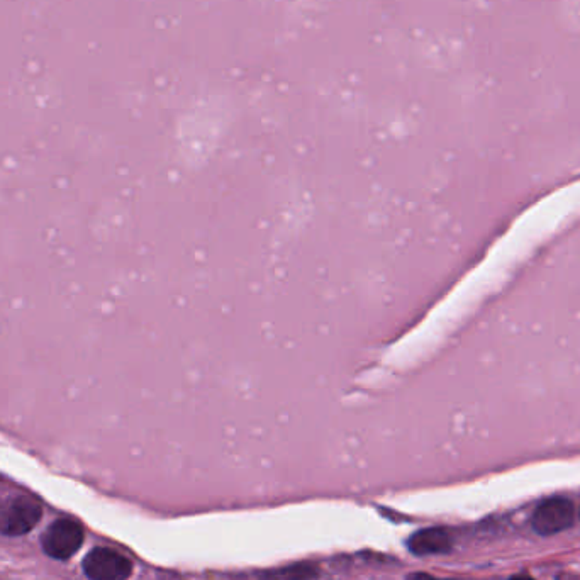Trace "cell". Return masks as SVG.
Returning <instances> with one entry per match:
<instances>
[{
    "mask_svg": "<svg viewBox=\"0 0 580 580\" xmlns=\"http://www.w3.org/2000/svg\"><path fill=\"white\" fill-rule=\"evenodd\" d=\"M41 506L28 496L7 497L0 501V533L26 535L40 523Z\"/></svg>",
    "mask_w": 580,
    "mask_h": 580,
    "instance_id": "cell-1",
    "label": "cell"
},
{
    "mask_svg": "<svg viewBox=\"0 0 580 580\" xmlns=\"http://www.w3.org/2000/svg\"><path fill=\"white\" fill-rule=\"evenodd\" d=\"M84 541L82 526L73 519H58L48 526L45 535L41 538V545L46 555L56 560H67L79 552Z\"/></svg>",
    "mask_w": 580,
    "mask_h": 580,
    "instance_id": "cell-2",
    "label": "cell"
},
{
    "mask_svg": "<svg viewBox=\"0 0 580 580\" xmlns=\"http://www.w3.org/2000/svg\"><path fill=\"white\" fill-rule=\"evenodd\" d=\"M84 572L90 580H128L133 564L111 548H95L85 557Z\"/></svg>",
    "mask_w": 580,
    "mask_h": 580,
    "instance_id": "cell-3",
    "label": "cell"
},
{
    "mask_svg": "<svg viewBox=\"0 0 580 580\" xmlns=\"http://www.w3.org/2000/svg\"><path fill=\"white\" fill-rule=\"evenodd\" d=\"M574 504L565 497H552L533 514V528L538 535L550 536L567 530L574 523Z\"/></svg>",
    "mask_w": 580,
    "mask_h": 580,
    "instance_id": "cell-4",
    "label": "cell"
},
{
    "mask_svg": "<svg viewBox=\"0 0 580 580\" xmlns=\"http://www.w3.org/2000/svg\"><path fill=\"white\" fill-rule=\"evenodd\" d=\"M408 548L416 555H440L452 550V536L441 528H428L414 533L408 541Z\"/></svg>",
    "mask_w": 580,
    "mask_h": 580,
    "instance_id": "cell-5",
    "label": "cell"
},
{
    "mask_svg": "<svg viewBox=\"0 0 580 580\" xmlns=\"http://www.w3.org/2000/svg\"><path fill=\"white\" fill-rule=\"evenodd\" d=\"M318 574V569L314 565L299 564L268 572L263 575V580H313L314 577H318Z\"/></svg>",
    "mask_w": 580,
    "mask_h": 580,
    "instance_id": "cell-6",
    "label": "cell"
},
{
    "mask_svg": "<svg viewBox=\"0 0 580 580\" xmlns=\"http://www.w3.org/2000/svg\"><path fill=\"white\" fill-rule=\"evenodd\" d=\"M408 580H440V579H435V577H431V575L426 574H414L411 575V577H409Z\"/></svg>",
    "mask_w": 580,
    "mask_h": 580,
    "instance_id": "cell-7",
    "label": "cell"
},
{
    "mask_svg": "<svg viewBox=\"0 0 580 580\" xmlns=\"http://www.w3.org/2000/svg\"><path fill=\"white\" fill-rule=\"evenodd\" d=\"M513 580H531V579H528V577H514Z\"/></svg>",
    "mask_w": 580,
    "mask_h": 580,
    "instance_id": "cell-8",
    "label": "cell"
}]
</instances>
